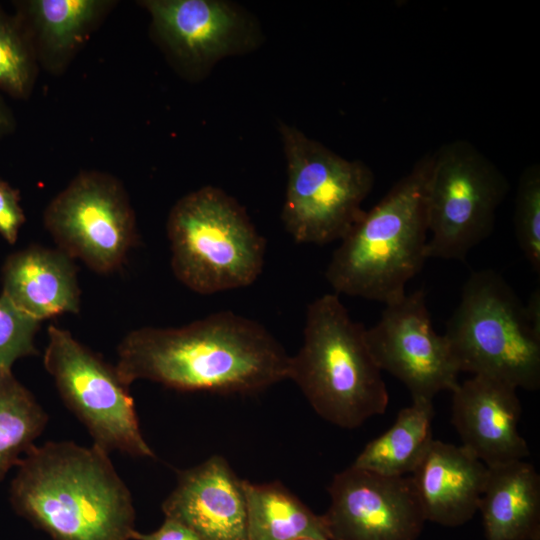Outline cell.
Returning a JSON list of instances; mask_svg holds the SVG:
<instances>
[{
    "label": "cell",
    "instance_id": "cell-1",
    "mask_svg": "<svg viewBox=\"0 0 540 540\" xmlns=\"http://www.w3.org/2000/svg\"><path fill=\"white\" fill-rule=\"evenodd\" d=\"M125 383L184 392L247 394L288 379L290 356L260 323L220 311L178 328L143 327L117 348Z\"/></svg>",
    "mask_w": 540,
    "mask_h": 540
},
{
    "label": "cell",
    "instance_id": "cell-2",
    "mask_svg": "<svg viewBox=\"0 0 540 540\" xmlns=\"http://www.w3.org/2000/svg\"><path fill=\"white\" fill-rule=\"evenodd\" d=\"M10 502L52 540H132L136 532L131 492L94 444L34 445L17 465Z\"/></svg>",
    "mask_w": 540,
    "mask_h": 540
},
{
    "label": "cell",
    "instance_id": "cell-3",
    "mask_svg": "<svg viewBox=\"0 0 540 540\" xmlns=\"http://www.w3.org/2000/svg\"><path fill=\"white\" fill-rule=\"evenodd\" d=\"M431 161V153L422 156L340 241L325 271L334 293L384 305L407 293V283L428 259Z\"/></svg>",
    "mask_w": 540,
    "mask_h": 540
},
{
    "label": "cell",
    "instance_id": "cell-4",
    "mask_svg": "<svg viewBox=\"0 0 540 540\" xmlns=\"http://www.w3.org/2000/svg\"><path fill=\"white\" fill-rule=\"evenodd\" d=\"M365 331L339 295L327 293L308 305L302 346L290 356L288 379L320 417L341 428L359 427L389 403Z\"/></svg>",
    "mask_w": 540,
    "mask_h": 540
},
{
    "label": "cell",
    "instance_id": "cell-5",
    "mask_svg": "<svg viewBox=\"0 0 540 540\" xmlns=\"http://www.w3.org/2000/svg\"><path fill=\"white\" fill-rule=\"evenodd\" d=\"M176 278L199 294L251 285L266 243L245 210L223 190L204 186L180 198L166 224Z\"/></svg>",
    "mask_w": 540,
    "mask_h": 540
},
{
    "label": "cell",
    "instance_id": "cell-6",
    "mask_svg": "<svg viewBox=\"0 0 540 540\" xmlns=\"http://www.w3.org/2000/svg\"><path fill=\"white\" fill-rule=\"evenodd\" d=\"M460 372L540 388V332L525 304L493 269L474 271L463 285L444 333Z\"/></svg>",
    "mask_w": 540,
    "mask_h": 540
},
{
    "label": "cell",
    "instance_id": "cell-7",
    "mask_svg": "<svg viewBox=\"0 0 540 540\" xmlns=\"http://www.w3.org/2000/svg\"><path fill=\"white\" fill-rule=\"evenodd\" d=\"M287 162L281 219L297 243L341 241L361 219L375 183L372 169L348 160L294 126L280 124Z\"/></svg>",
    "mask_w": 540,
    "mask_h": 540
},
{
    "label": "cell",
    "instance_id": "cell-8",
    "mask_svg": "<svg viewBox=\"0 0 540 540\" xmlns=\"http://www.w3.org/2000/svg\"><path fill=\"white\" fill-rule=\"evenodd\" d=\"M432 154L426 185L427 258L465 261L494 230L509 182L497 165L467 140Z\"/></svg>",
    "mask_w": 540,
    "mask_h": 540
},
{
    "label": "cell",
    "instance_id": "cell-9",
    "mask_svg": "<svg viewBox=\"0 0 540 540\" xmlns=\"http://www.w3.org/2000/svg\"><path fill=\"white\" fill-rule=\"evenodd\" d=\"M43 364L62 401L107 453L154 457L142 435L129 386L107 363L62 328L50 325Z\"/></svg>",
    "mask_w": 540,
    "mask_h": 540
},
{
    "label": "cell",
    "instance_id": "cell-10",
    "mask_svg": "<svg viewBox=\"0 0 540 540\" xmlns=\"http://www.w3.org/2000/svg\"><path fill=\"white\" fill-rule=\"evenodd\" d=\"M44 225L59 250L101 274L120 268L138 241L123 186L101 172H82L74 178L47 206Z\"/></svg>",
    "mask_w": 540,
    "mask_h": 540
},
{
    "label": "cell",
    "instance_id": "cell-11",
    "mask_svg": "<svg viewBox=\"0 0 540 540\" xmlns=\"http://www.w3.org/2000/svg\"><path fill=\"white\" fill-rule=\"evenodd\" d=\"M365 336L378 367L401 381L412 401L433 402L458 386L459 367L444 334L433 328L423 290L386 304Z\"/></svg>",
    "mask_w": 540,
    "mask_h": 540
},
{
    "label": "cell",
    "instance_id": "cell-12",
    "mask_svg": "<svg viewBox=\"0 0 540 540\" xmlns=\"http://www.w3.org/2000/svg\"><path fill=\"white\" fill-rule=\"evenodd\" d=\"M328 493L330 540H418L427 521L411 476L351 465L334 476Z\"/></svg>",
    "mask_w": 540,
    "mask_h": 540
},
{
    "label": "cell",
    "instance_id": "cell-13",
    "mask_svg": "<svg viewBox=\"0 0 540 540\" xmlns=\"http://www.w3.org/2000/svg\"><path fill=\"white\" fill-rule=\"evenodd\" d=\"M159 40L183 68L205 72L226 56L244 52L256 41L246 12L223 0H146Z\"/></svg>",
    "mask_w": 540,
    "mask_h": 540
},
{
    "label": "cell",
    "instance_id": "cell-14",
    "mask_svg": "<svg viewBox=\"0 0 540 540\" xmlns=\"http://www.w3.org/2000/svg\"><path fill=\"white\" fill-rule=\"evenodd\" d=\"M517 390L504 381L473 375L452 391V425L462 446L487 467L530 454L518 429L522 406Z\"/></svg>",
    "mask_w": 540,
    "mask_h": 540
},
{
    "label": "cell",
    "instance_id": "cell-15",
    "mask_svg": "<svg viewBox=\"0 0 540 540\" xmlns=\"http://www.w3.org/2000/svg\"><path fill=\"white\" fill-rule=\"evenodd\" d=\"M162 510L203 540H248L243 480L220 455L180 472Z\"/></svg>",
    "mask_w": 540,
    "mask_h": 540
},
{
    "label": "cell",
    "instance_id": "cell-16",
    "mask_svg": "<svg viewBox=\"0 0 540 540\" xmlns=\"http://www.w3.org/2000/svg\"><path fill=\"white\" fill-rule=\"evenodd\" d=\"M488 467L464 446L433 440L410 475L427 521L458 527L478 511Z\"/></svg>",
    "mask_w": 540,
    "mask_h": 540
},
{
    "label": "cell",
    "instance_id": "cell-17",
    "mask_svg": "<svg viewBox=\"0 0 540 540\" xmlns=\"http://www.w3.org/2000/svg\"><path fill=\"white\" fill-rule=\"evenodd\" d=\"M73 260L59 249L39 245L13 253L2 268V294L40 322L78 313L80 288Z\"/></svg>",
    "mask_w": 540,
    "mask_h": 540
},
{
    "label": "cell",
    "instance_id": "cell-18",
    "mask_svg": "<svg viewBox=\"0 0 540 540\" xmlns=\"http://www.w3.org/2000/svg\"><path fill=\"white\" fill-rule=\"evenodd\" d=\"M486 540L540 537V475L525 460L488 467L479 502Z\"/></svg>",
    "mask_w": 540,
    "mask_h": 540
},
{
    "label": "cell",
    "instance_id": "cell-19",
    "mask_svg": "<svg viewBox=\"0 0 540 540\" xmlns=\"http://www.w3.org/2000/svg\"><path fill=\"white\" fill-rule=\"evenodd\" d=\"M16 19L36 61L60 71L106 11L108 1L28 0L17 2Z\"/></svg>",
    "mask_w": 540,
    "mask_h": 540
},
{
    "label": "cell",
    "instance_id": "cell-20",
    "mask_svg": "<svg viewBox=\"0 0 540 540\" xmlns=\"http://www.w3.org/2000/svg\"><path fill=\"white\" fill-rule=\"evenodd\" d=\"M248 540H330L323 515L315 514L279 482L243 480Z\"/></svg>",
    "mask_w": 540,
    "mask_h": 540
},
{
    "label": "cell",
    "instance_id": "cell-21",
    "mask_svg": "<svg viewBox=\"0 0 540 540\" xmlns=\"http://www.w3.org/2000/svg\"><path fill=\"white\" fill-rule=\"evenodd\" d=\"M431 401H412L401 409L392 426L366 444L353 467L385 476L411 475L426 454L432 438Z\"/></svg>",
    "mask_w": 540,
    "mask_h": 540
},
{
    "label": "cell",
    "instance_id": "cell-22",
    "mask_svg": "<svg viewBox=\"0 0 540 540\" xmlns=\"http://www.w3.org/2000/svg\"><path fill=\"white\" fill-rule=\"evenodd\" d=\"M48 415L12 372H0V480L34 446Z\"/></svg>",
    "mask_w": 540,
    "mask_h": 540
},
{
    "label": "cell",
    "instance_id": "cell-23",
    "mask_svg": "<svg viewBox=\"0 0 540 540\" xmlns=\"http://www.w3.org/2000/svg\"><path fill=\"white\" fill-rule=\"evenodd\" d=\"M35 73L36 59L21 25L0 9V90L24 99L32 90Z\"/></svg>",
    "mask_w": 540,
    "mask_h": 540
},
{
    "label": "cell",
    "instance_id": "cell-24",
    "mask_svg": "<svg viewBox=\"0 0 540 540\" xmlns=\"http://www.w3.org/2000/svg\"><path fill=\"white\" fill-rule=\"evenodd\" d=\"M514 231L524 257L540 273V166L533 163L521 173L514 208Z\"/></svg>",
    "mask_w": 540,
    "mask_h": 540
},
{
    "label": "cell",
    "instance_id": "cell-25",
    "mask_svg": "<svg viewBox=\"0 0 540 540\" xmlns=\"http://www.w3.org/2000/svg\"><path fill=\"white\" fill-rule=\"evenodd\" d=\"M39 328L40 321L0 295V372H10L19 358L39 354L34 344Z\"/></svg>",
    "mask_w": 540,
    "mask_h": 540
},
{
    "label": "cell",
    "instance_id": "cell-26",
    "mask_svg": "<svg viewBox=\"0 0 540 540\" xmlns=\"http://www.w3.org/2000/svg\"><path fill=\"white\" fill-rule=\"evenodd\" d=\"M20 199L18 189L0 180V235L10 244L16 242L26 220Z\"/></svg>",
    "mask_w": 540,
    "mask_h": 540
},
{
    "label": "cell",
    "instance_id": "cell-27",
    "mask_svg": "<svg viewBox=\"0 0 540 540\" xmlns=\"http://www.w3.org/2000/svg\"><path fill=\"white\" fill-rule=\"evenodd\" d=\"M132 540H203L196 532L183 523L165 517L163 524L154 532H135Z\"/></svg>",
    "mask_w": 540,
    "mask_h": 540
},
{
    "label": "cell",
    "instance_id": "cell-28",
    "mask_svg": "<svg viewBox=\"0 0 540 540\" xmlns=\"http://www.w3.org/2000/svg\"><path fill=\"white\" fill-rule=\"evenodd\" d=\"M526 313L532 326L540 332V289L535 288L525 304Z\"/></svg>",
    "mask_w": 540,
    "mask_h": 540
},
{
    "label": "cell",
    "instance_id": "cell-29",
    "mask_svg": "<svg viewBox=\"0 0 540 540\" xmlns=\"http://www.w3.org/2000/svg\"><path fill=\"white\" fill-rule=\"evenodd\" d=\"M15 129V119L7 104L0 96V139L11 134Z\"/></svg>",
    "mask_w": 540,
    "mask_h": 540
},
{
    "label": "cell",
    "instance_id": "cell-30",
    "mask_svg": "<svg viewBox=\"0 0 540 540\" xmlns=\"http://www.w3.org/2000/svg\"><path fill=\"white\" fill-rule=\"evenodd\" d=\"M298 540H324V539H317V538H301Z\"/></svg>",
    "mask_w": 540,
    "mask_h": 540
},
{
    "label": "cell",
    "instance_id": "cell-31",
    "mask_svg": "<svg viewBox=\"0 0 540 540\" xmlns=\"http://www.w3.org/2000/svg\"><path fill=\"white\" fill-rule=\"evenodd\" d=\"M534 540H540V537H538V538H535Z\"/></svg>",
    "mask_w": 540,
    "mask_h": 540
}]
</instances>
